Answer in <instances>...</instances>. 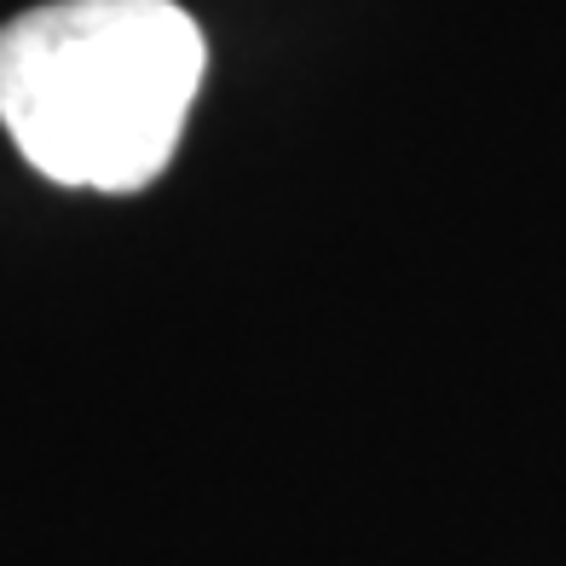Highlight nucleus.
Listing matches in <instances>:
<instances>
[{
    "label": "nucleus",
    "instance_id": "obj_1",
    "mask_svg": "<svg viewBox=\"0 0 566 566\" xmlns=\"http://www.w3.org/2000/svg\"><path fill=\"white\" fill-rule=\"evenodd\" d=\"M209 41L179 0H46L0 30V127L41 179L139 191L179 150Z\"/></svg>",
    "mask_w": 566,
    "mask_h": 566
}]
</instances>
